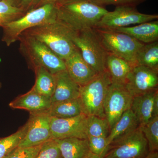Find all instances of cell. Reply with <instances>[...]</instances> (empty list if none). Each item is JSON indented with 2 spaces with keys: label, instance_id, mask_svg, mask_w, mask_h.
I'll return each instance as SVG.
<instances>
[{
  "label": "cell",
  "instance_id": "cell-38",
  "mask_svg": "<svg viewBox=\"0 0 158 158\" xmlns=\"http://www.w3.org/2000/svg\"><path fill=\"white\" fill-rule=\"evenodd\" d=\"M2 83H1V82H0V89H1V88H2Z\"/></svg>",
  "mask_w": 158,
  "mask_h": 158
},
{
  "label": "cell",
  "instance_id": "cell-2",
  "mask_svg": "<svg viewBox=\"0 0 158 158\" xmlns=\"http://www.w3.org/2000/svg\"><path fill=\"white\" fill-rule=\"evenodd\" d=\"M72 31L56 19L31 28L22 34L39 40L65 60L77 49L72 40Z\"/></svg>",
  "mask_w": 158,
  "mask_h": 158
},
{
  "label": "cell",
  "instance_id": "cell-14",
  "mask_svg": "<svg viewBox=\"0 0 158 158\" xmlns=\"http://www.w3.org/2000/svg\"><path fill=\"white\" fill-rule=\"evenodd\" d=\"M64 61L69 74L80 86L86 85L98 74L85 62L78 48Z\"/></svg>",
  "mask_w": 158,
  "mask_h": 158
},
{
  "label": "cell",
  "instance_id": "cell-4",
  "mask_svg": "<svg viewBox=\"0 0 158 158\" xmlns=\"http://www.w3.org/2000/svg\"><path fill=\"white\" fill-rule=\"evenodd\" d=\"M57 19L55 4H48L32 9L21 17L2 27V41L7 46L18 41L24 32L36 26Z\"/></svg>",
  "mask_w": 158,
  "mask_h": 158
},
{
  "label": "cell",
  "instance_id": "cell-9",
  "mask_svg": "<svg viewBox=\"0 0 158 158\" xmlns=\"http://www.w3.org/2000/svg\"><path fill=\"white\" fill-rule=\"evenodd\" d=\"M158 19V15L144 14L139 12L135 6H116L114 11H108L94 29L113 30L130 25L152 21Z\"/></svg>",
  "mask_w": 158,
  "mask_h": 158
},
{
  "label": "cell",
  "instance_id": "cell-7",
  "mask_svg": "<svg viewBox=\"0 0 158 158\" xmlns=\"http://www.w3.org/2000/svg\"><path fill=\"white\" fill-rule=\"evenodd\" d=\"M109 54L119 57L135 65L138 51L144 45L127 34L111 30L95 29Z\"/></svg>",
  "mask_w": 158,
  "mask_h": 158
},
{
  "label": "cell",
  "instance_id": "cell-10",
  "mask_svg": "<svg viewBox=\"0 0 158 158\" xmlns=\"http://www.w3.org/2000/svg\"><path fill=\"white\" fill-rule=\"evenodd\" d=\"M133 97L125 85L113 83L110 85L104 105L105 118L110 130L123 113L131 108Z\"/></svg>",
  "mask_w": 158,
  "mask_h": 158
},
{
  "label": "cell",
  "instance_id": "cell-37",
  "mask_svg": "<svg viewBox=\"0 0 158 158\" xmlns=\"http://www.w3.org/2000/svg\"><path fill=\"white\" fill-rule=\"evenodd\" d=\"M86 158H103V157L102 156L97 155L94 154L90 152V154Z\"/></svg>",
  "mask_w": 158,
  "mask_h": 158
},
{
  "label": "cell",
  "instance_id": "cell-29",
  "mask_svg": "<svg viewBox=\"0 0 158 158\" xmlns=\"http://www.w3.org/2000/svg\"><path fill=\"white\" fill-rule=\"evenodd\" d=\"M35 158H63L56 140L51 139L42 144Z\"/></svg>",
  "mask_w": 158,
  "mask_h": 158
},
{
  "label": "cell",
  "instance_id": "cell-5",
  "mask_svg": "<svg viewBox=\"0 0 158 158\" xmlns=\"http://www.w3.org/2000/svg\"><path fill=\"white\" fill-rule=\"evenodd\" d=\"M112 83L110 74L106 70L98 74L86 85L80 86L79 99L83 113L87 116L105 118L104 105Z\"/></svg>",
  "mask_w": 158,
  "mask_h": 158
},
{
  "label": "cell",
  "instance_id": "cell-31",
  "mask_svg": "<svg viewBox=\"0 0 158 158\" xmlns=\"http://www.w3.org/2000/svg\"><path fill=\"white\" fill-rule=\"evenodd\" d=\"M42 144L34 147H18L6 158H35L38 154Z\"/></svg>",
  "mask_w": 158,
  "mask_h": 158
},
{
  "label": "cell",
  "instance_id": "cell-25",
  "mask_svg": "<svg viewBox=\"0 0 158 158\" xmlns=\"http://www.w3.org/2000/svg\"><path fill=\"white\" fill-rule=\"evenodd\" d=\"M28 128V122L16 132L5 138H0V158L6 157L16 149L24 138Z\"/></svg>",
  "mask_w": 158,
  "mask_h": 158
},
{
  "label": "cell",
  "instance_id": "cell-11",
  "mask_svg": "<svg viewBox=\"0 0 158 158\" xmlns=\"http://www.w3.org/2000/svg\"><path fill=\"white\" fill-rule=\"evenodd\" d=\"M51 120L47 112L30 114L27 131L18 147L38 146L52 139Z\"/></svg>",
  "mask_w": 158,
  "mask_h": 158
},
{
  "label": "cell",
  "instance_id": "cell-8",
  "mask_svg": "<svg viewBox=\"0 0 158 158\" xmlns=\"http://www.w3.org/2000/svg\"><path fill=\"white\" fill-rule=\"evenodd\" d=\"M149 152L147 140L139 126L112 141L103 158H144Z\"/></svg>",
  "mask_w": 158,
  "mask_h": 158
},
{
  "label": "cell",
  "instance_id": "cell-27",
  "mask_svg": "<svg viewBox=\"0 0 158 158\" xmlns=\"http://www.w3.org/2000/svg\"><path fill=\"white\" fill-rule=\"evenodd\" d=\"M26 12L6 0H0V27L21 17Z\"/></svg>",
  "mask_w": 158,
  "mask_h": 158
},
{
  "label": "cell",
  "instance_id": "cell-23",
  "mask_svg": "<svg viewBox=\"0 0 158 158\" xmlns=\"http://www.w3.org/2000/svg\"><path fill=\"white\" fill-rule=\"evenodd\" d=\"M34 71L36 79L32 89L40 94L51 98L56 87L55 75L43 67H37Z\"/></svg>",
  "mask_w": 158,
  "mask_h": 158
},
{
  "label": "cell",
  "instance_id": "cell-1",
  "mask_svg": "<svg viewBox=\"0 0 158 158\" xmlns=\"http://www.w3.org/2000/svg\"><path fill=\"white\" fill-rule=\"evenodd\" d=\"M57 19L75 32L95 28L108 12L89 0H59L55 3Z\"/></svg>",
  "mask_w": 158,
  "mask_h": 158
},
{
  "label": "cell",
  "instance_id": "cell-21",
  "mask_svg": "<svg viewBox=\"0 0 158 158\" xmlns=\"http://www.w3.org/2000/svg\"><path fill=\"white\" fill-rule=\"evenodd\" d=\"M133 65L127 61L113 54H108L106 69L113 83L125 85L127 77Z\"/></svg>",
  "mask_w": 158,
  "mask_h": 158
},
{
  "label": "cell",
  "instance_id": "cell-26",
  "mask_svg": "<svg viewBox=\"0 0 158 158\" xmlns=\"http://www.w3.org/2000/svg\"><path fill=\"white\" fill-rule=\"evenodd\" d=\"M110 131L109 123L106 118L96 116H88L87 137H107Z\"/></svg>",
  "mask_w": 158,
  "mask_h": 158
},
{
  "label": "cell",
  "instance_id": "cell-39",
  "mask_svg": "<svg viewBox=\"0 0 158 158\" xmlns=\"http://www.w3.org/2000/svg\"><path fill=\"white\" fill-rule=\"evenodd\" d=\"M6 157L5 158H6Z\"/></svg>",
  "mask_w": 158,
  "mask_h": 158
},
{
  "label": "cell",
  "instance_id": "cell-32",
  "mask_svg": "<svg viewBox=\"0 0 158 158\" xmlns=\"http://www.w3.org/2000/svg\"><path fill=\"white\" fill-rule=\"evenodd\" d=\"M91 2L103 7L106 5H113L116 6H136L146 0H89Z\"/></svg>",
  "mask_w": 158,
  "mask_h": 158
},
{
  "label": "cell",
  "instance_id": "cell-3",
  "mask_svg": "<svg viewBox=\"0 0 158 158\" xmlns=\"http://www.w3.org/2000/svg\"><path fill=\"white\" fill-rule=\"evenodd\" d=\"M18 40L20 52L33 70L37 67H43L55 75L66 70L65 61L39 40L24 34Z\"/></svg>",
  "mask_w": 158,
  "mask_h": 158
},
{
  "label": "cell",
  "instance_id": "cell-24",
  "mask_svg": "<svg viewBox=\"0 0 158 158\" xmlns=\"http://www.w3.org/2000/svg\"><path fill=\"white\" fill-rule=\"evenodd\" d=\"M135 65L158 71V41L144 44L141 48L136 56Z\"/></svg>",
  "mask_w": 158,
  "mask_h": 158
},
{
  "label": "cell",
  "instance_id": "cell-13",
  "mask_svg": "<svg viewBox=\"0 0 158 158\" xmlns=\"http://www.w3.org/2000/svg\"><path fill=\"white\" fill-rule=\"evenodd\" d=\"M87 118L88 116L84 113L70 118L51 117L52 139L57 140L70 138L88 139Z\"/></svg>",
  "mask_w": 158,
  "mask_h": 158
},
{
  "label": "cell",
  "instance_id": "cell-36",
  "mask_svg": "<svg viewBox=\"0 0 158 158\" xmlns=\"http://www.w3.org/2000/svg\"><path fill=\"white\" fill-rule=\"evenodd\" d=\"M8 1L9 2L11 3L12 5L15 6L19 7V0H6Z\"/></svg>",
  "mask_w": 158,
  "mask_h": 158
},
{
  "label": "cell",
  "instance_id": "cell-22",
  "mask_svg": "<svg viewBox=\"0 0 158 158\" xmlns=\"http://www.w3.org/2000/svg\"><path fill=\"white\" fill-rule=\"evenodd\" d=\"M47 113L52 117L72 118L83 113L79 98L52 104Z\"/></svg>",
  "mask_w": 158,
  "mask_h": 158
},
{
  "label": "cell",
  "instance_id": "cell-18",
  "mask_svg": "<svg viewBox=\"0 0 158 158\" xmlns=\"http://www.w3.org/2000/svg\"><path fill=\"white\" fill-rule=\"evenodd\" d=\"M111 30L127 34L143 44L158 41V21L156 20L139 24L135 27H123Z\"/></svg>",
  "mask_w": 158,
  "mask_h": 158
},
{
  "label": "cell",
  "instance_id": "cell-15",
  "mask_svg": "<svg viewBox=\"0 0 158 158\" xmlns=\"http://www.w3.org/2000/svg\"><path fill=\"white\" fill-rule=\"evenodd\" d=\"M51 105L50 98L40 94L32 88L9 104L12 109L27 110L30 114L47 112Z\"/></svg>",
  "mask_w": 158,
  "mask_h": 158
},
{
  "label": "cell",
  "instance_id": "cell-34",
  "mask_svg": "<svg viewBox=\"0 0 158 158\" xmlns=\"http://www.w3.org/2000/svg\"><path fill=\"white\" fill-rule=\"evenodd\" d=\"M59 0H40L36 8L48 4H55Z\"/></svg>",
  "mask_w": 158,
  "mask_h": 158
},
{
  "label": "cell",
  "instance_id": "cell-20",
  "mask_svg": "<svg viewBox=\"0 0 158 158\" xmlns=\"http://www.w3.org/2000/svg\"><path fill=\"white\" fill-rule=\"evenodd\" d=\"M138 127L137 118L130 108L123 113L110 129L106 138L107 147L112 141L132 131Z\"/></svg>",
  "mask_w": 158,
  "mask_h": 158
},
{
  "label": "cell",
  "instance_id": "cell-6",
  "mask_svg": "<svg viewBox=\"0 0 158 158\" xmlns=\"http://www.w3.org/2000/svg\"><path fill=\"white\" fill-rule=\"evenodd\" d=\"M72 40L78 49L83 59L98 74L106 69L108 53L94 28L72 31Z\"/></svg>",
  "mask_w": 158,
  "mask_h": 158
},
{
  "label": "cell",
  "instance_id": "cell-12",
  "mask_svg": "<svg viewBox=\"0 0 158 158\" xmlns=\"http://www.w3.org/2000/svg\"><path fill=\"white\" fill-rule=\"evenodd\" d=\"M158 71L142 65L133 66L126 81V87L133 96L158 90Z\"/></svg>",
  "mask_w": 158,
  "mask_h": 158
},
{
  "label": "cell",
  "instance_id": "cell-33",
  "mask_svg": "<svg viewBox=\"0 0 158 158\" xmlns=\"http://www.w3.org/2000/svg\"><path fill=\"white\" fill-rule=\"evenodd\" d=\"M40 0H19V7L26 12L35 9Z\"/></svg>",
  "mask_w": 158,
  "mask_h": 158
},
{
  "label": "cell",
  "instance_id": "cell-30",
  "mask_svg": "<svg viewBox=\"0 0 158 158\" xmlns=\"http://www.w3.org/2000/svg\"><path fill=\"white\" fill-rule=\"evenodd\" d=\"M106 138L88 137V145L90 152L103 157L107 147Z\"/></svg>",
  "mask_w": 158,
  "mask_h": 158
},
{
  "label": "cell",
  "instance_id": "cell-17",
  "mask_svg": "<svg viewBox=\"0 0 158 158\" xmlns=\"http://www.w3.org/2000/svg\"><path fill=\"white\" fill-rule=\"evenodd\" d=\"M158 90L137 95L133 97L131 109L135 114L139 124L142 126L156 116L154 101Z\"/></svg>",
  "mask_w": 158,
  "mask_h": 158
},
{
  "label": "cell",
  "instance_id": "cell-16",
  "mask_svg": "<svg viewBox=\"0 0 158 158\" xmlns=\"http://www.w3.org/2000/svg\"><path fill=\"white\" fill-rule=\"evenodd\" d=\"M56 87L51 98L52 104L79 98L80 86L73 80L66 70L55 74Z\"/></svg>",
  "mask_w": 158,
  "mask_h": 158
},
{
  "label": "cell",
  "instance_id": "cell-35",
  "mask_svg": "<svg viewBox=\"0 0 158 158\" xmlns=\"http://www.w3.org/2000/svg\"><path fill=\"white\" fill-rule=\"evenodd\" d=\"M144 158H158V151L151 152Z\"/></svg>",
  "mask_w": 158,
  "mask_h": 158
},
{
  "label": "cell",
  "instance_id": "cell-19",
  "mask_svg": "<svg viewBox=\"0 0 158 158\" xmlns=\"http://www.w3.org/2000/svg\"><path fill=\"white\" fill-rule=\"evenodd\" d=\"M56 140L63 158H86L90 153L88 139L70 138Z\"/></svg>",
  "mask_w": 158,
  "mask_h": 158
},
{
  "label": "cell",
  "instance_id": "cell-28",
  "mask_svg": "<svg viewBox=\"0 0 158 158\" xmlns=\"http://www.w3.org/2000/svg\"><path fill=\"white\" fill-rule=\"evenodd\" d=\"M140 127L147 140L150 152L158 151V116H154Z\"/></svg>",
  "mask_w": 158,
  "mask_h": 158
}]
</instances>
